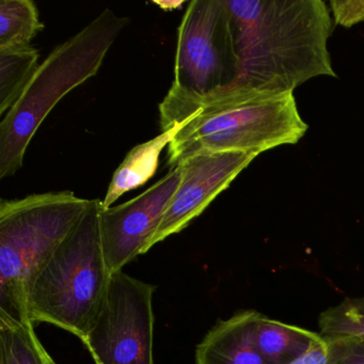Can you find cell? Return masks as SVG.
<instances>
[{
  "instance_id": "9a60e30c",
  "label": "cell",
  "mask_w": 364,
  "mask_h": 364,
  "mask_svg": "<svg viewBox=\"0 0 364 364\" xmlns=\"http://www.w3.org/2000/svg\"><path fill=\"white\" fill-rule=\"evenodd\" d=\"M43 29L37 6L31 0L0 1V48L31 46Z\"/></svg>"
},
{
  "instance_id": "5b68a950",
  "label": "cell",
  "mask_w": 364,
  "mask_h": 364,
  "mask_svg": "<svg viewBox=\"0 0 364 364\" xmlns=\"http://www.w3.org/2000/svg\"><path fill=\"white\" fill-rule=\"evenodd\" d=\"M90 200L72 191L0 201V318L31 323V281L82 219Z\"/></svg>"
},
{
  "instance_id": "7a4b0ae2",
  "label": "cell",
  "mask_w": 364,
  "mask_h": 364,
  "mask_svg": "<svg viewBox=\"0 0 364 364\" xmlns=\"http://www.w3.org/2000/svg\"><path fill=\"white\" fill-rule=\"evenodd\" d=\"M238 61L237 86L294 92L321 76L336 77L323 0H225Z\"/></svg>"
},
{
  "instance_id": "6da1fadb",
  "label": "cell",
  "mask_w": 364,
  "mask_h": 364,
  "mask_svg": "<svg viewBox=\"0 0 364 364\" xmlns=\"http://www.w3.org/2000/svg\"><path fill=\"white\" fill-rule=\"evenodd\" d=\"M161 132L184 122L168 146L170 169L204 152H237L259 156L296 144L309 127L300 116L294 92L232 85L204 97L171 87L159 104Z\"/></svg>"
},
{
  "instance_id": "277c9868",
  "label": "cell",
  "mask_w": 364,
  "mask_h": 364,
  "mask_svg": "<svg viewBox=\"0 0 364 364\" xmlns=\"http://www.w3.org/2000/svg\"><path fill=\"white\" fill-rule=\"evenodd\" d=\"M102 201L88 208L31 281L27 293L33 326L52 323L84 340L103 306L110 274L102 248Z\"/></svg>"
},
{
  "instance_id": "ba28073f",
  "label": "cell",
  "mask_w": 364,
  "mask_h": 364,
  "mask_svg": "<svg viewBox=\"0 0 364 364\" xmlns=\"http://www.w3.org/2000/svg\"><path fill=\"white\" fill-rule=\"evenodd\" d=\"M182 178V167L170 171L146 191L100 213L102 248L110 274L123 270L156 233Z\"/></svg>"
},
{
  "instance_id": "30bf717a",
  "label": "cell",
  "mask_w": 364,
  "mask_h": 364,
  "mask_svg": "<svg viewBox=\"0 0 364 364\" xmlns=\"http://www.w3.org/2000/svg\"><path fill=\"white\" fill-rule=\"evenodd\" d=\"M261 314L255 310H242L217 321L196 349L197 364H266L255 341Z\"/></svg>"
},
{
  "instance_id": "5bb4252c",
  "label": "cell",
  "mask_w": 364,
  "mask_h": 364,
  "mask_svg": "<svg viewBox=\"0 0 364 364\" xmlns=\"http://www.w3.org/2000/svg\"><path fill=\"white\" fill-rule=\"evenodd\" d=\"M0 364H56L33 323L0 318Z\"/></svg>"
},
{
  "instance_id": "9c48e42d",
  "label": "cell",
  "mask_w": 364,
  "mask_h": 364,
  "mask_svg": "<svg viewBox=\"0 0 364 364\" xmlns=\"http://www.w3.org/2000/svg\"><path fill=\"white\" fill-rule=\"evenodd\" d=\"M255 159V155L231 151L199 153L185 159L180 165L178 191L144 253L188 227Z\"/></svg>"
},
{
  "instance_id": "8992f818",
  "label": "cell",
  "mask_w": 364,
  "mask_h": 364,
  "mask_svg": "<svg viewBox=\"0 0 364 364\" xmlns=\"http://www.w3.org/2000/svg\"><path fill=\"white\" fill-rule=\"evenodd\" d=\"M238 61L225 0H193L178 29L171 87L204 97L235 84Z\"/></svg>"
},
{
  "instance_id": "2e32d148",
  "label": "cell",
  "mask_w": 364,
  "mask_h": 364,
  "mask_svg": "<svg viewBox=\"0 0 364 364\" xmlns=\"http://www.w3.org/2000/svg\"><path fill=\"white\" fill-rule=\"evenodd\" d=\"M318 327L327 338H353L364 340V296L345 298L321 313Z\"/></svg>"
},
{
  "instance_id": "7c38bea8",
  "label": "cell",
  "mask_w": 364,
  "mask_h": 364,
  "mask_svg": "<svg viewBox=\"0 0 364 364\" xmlns=\"http://www.w3.org/2000/svg\"><path fill=\"white\" fill-rule=\"evenodd\" d=\"M323 338L297 326L282 323L261 314L255 326V347L266 364H289L308 353Z\"/></svg>"
},
{
  "instance_id": "4fadbf2b",
  "label": "cell",
  "mask_w": 364,
  "mask_h": 364,
  "mask_svg": "<svg viewBox=\"0 0 364 364\" xmlns=\"http://www.w3.org/2000/svg\"><path fill=\"white\" fill-rule=\"evenodd\" d=\"M39 53L31 46L0 48V116L20 99L37 71Z\"/></svg>"
},
{
  "instance_id": "8fae6325",
  "label": "cell",
  "mask_w": 364,
  "mask_h": 364,
  "mask_svg": "<svg viewBox=\"0 0 364 364\" xmlns=\"http://www.w3.org/2000/svg\"><path fill=\"white\" fill-rule=\"evenodd\" d=\"M184 122L176 123L171 129L161 132L159 136L138 144L129 151L124 161L119 166L102 201V210H107L124 193L146 184L156 173L159 156L168 148Z\"/></svg>"
},
{
  "instance_id": "e0dca14e",
  "label": "cell",
  "mask_w": 364,
  "mask_h": 364,
  "mask_svg": "<svg viewBox=\"0 0 364 364\" xmlns=\"http://www.w3.org/2000/svg\"><path fill=\"white\" fill-rule=\"evenodd\" d=\"M327 342V364H364V340L338 338Z\"/></svg>"
},
{
  "instance_id": "ac0fdd59",
  "label": "cell",
  "mask_w": 364,
  "mask_h": 364,
  "mask_svg": "<svg viewBox=\"0 0 364 364\" xmlns=\"http://www.w3.org/2000/svg\"><path fill=\"white\" fill-rule=\"evenodd\" d=\"M328 342L325 338L313 345L308 353L289 364H327Z\"/></svg>"
},
{
  "instance_id": "52a82bcc",
  "label": "cell",
  "mask_w": 364,
  "mask_h": 364,
  "mask_svg": "<svg viewBox=\"0 0 364 364\" xmlns=\"http://www.w3.org/2000/svg\"><path fill=\"white\" fill-rule=\"evenodd\" d=\"M155 291L123 270L112 274L103 306L82 340L95 364H154Z\"/></svg>"
},
{
  "instance_id": "3957f363",
  "label": "cell",
  "mask_w": 364,
  "mask_h": 364,
  "mask_svg": "<svg viewBox=\"0 0 364 364\" xmlns=\"http://www.w3.org/2000/svg\"><path fill=\"white\" fill-rule=\"evenodd\" d=\"M129 18L105 9L60 44L38 67L20 99L0 123V180L16 174L40 125L55 106L93 76L129 25Z\"/></svg>"
}]
</instances>
